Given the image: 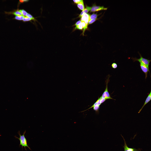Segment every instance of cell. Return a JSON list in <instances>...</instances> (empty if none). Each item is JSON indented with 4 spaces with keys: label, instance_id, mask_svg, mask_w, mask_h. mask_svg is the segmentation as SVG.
<instances>
[{
    "label": "cell",
    "instance_id": "cell-3",
    "mask_svg": "<svg viewBox=\"0 0 151 151\" xmlns=\"http://www.w3.org/2000/svg\"><path fill=\"white\" fill-rule=\"evenodd\" d=\"M58 32L65 40L67 44L70 46L77 47L82 41L81 37L72 29L60 30Z\"/></svg>",
    "mask_w": 151,
    "mask_h": 151
},
{
    "label": "cell",
    "instance_id": "cell-4",
    "mask_svg": "<svg viewBox=\"0 0 151 151\" xmlns=\"http://www.w3.org/2000/svg\"><path fill=\"white\" fill-rule=\"evenodd\" d=\"M78 49L81 51L85 52L96 57V58H102V54L92 44L85 40H82L81 43L77 47Z\"/></svg>",
    "mask_w": 151,
    "mask_h": 151
},
{
    "label": "cell",
    "instance_id": "cell-6",
    "mask_svg": "<svg viewBox=\"0 0 151 151\" xmlns=\"http://www.w3.org/2000/svg\"><path fill=\"white\" fill-rule=\"evenodd\" d=\"M72 4H84V1H71Z\"/></svg>",
    "mask_w": 151,
    "mask_h": 151
},
{
    "label": "cell",
    "instance_id": "cell-1",
    "mask_svg": "<svg viewBox=\"0 0 151 151\" xmlns=\"http://www.w3.org/2000/svg\"><path fill=\"white\" fill-rule=\"evenodd\" d=\"M73 49L68 45L48 47L41 56L55 60H63L68 58Z\"/></svg>",
    "mask_w": 151,
    "mask_h": 151
},
{
    "label": "cell",
    "instance_id": "cell-2",
    "mask_svg": "<svg viewBox=\"0 0 151 151\" xmlns=\"http://www.w3.org/2000/svg\"><path fill=\"white\" fill-rule=\"evenodd\" d=\"M97 58L96 57L81 50H74L68 58V61L71 64L84 63Z\"/></svg>",
    "mask_w": 151,
    "mask_h": 151
},
{
    "label": "cell",
    "instance_id": "cell-5",
    "mask_svg": "<svg viewBox=\"0 0 151 151\" xmlns=\"http://www.w3.org/2000/svg\"><path fill=\"white\" fill-rule=\"evenodd\" d=\"M58 3L60 5L63 7H68L72 4L71 1H60Z\"/></svg>",
    "mask_w": 151,
    "mask_h": 151
}]
</instances>
